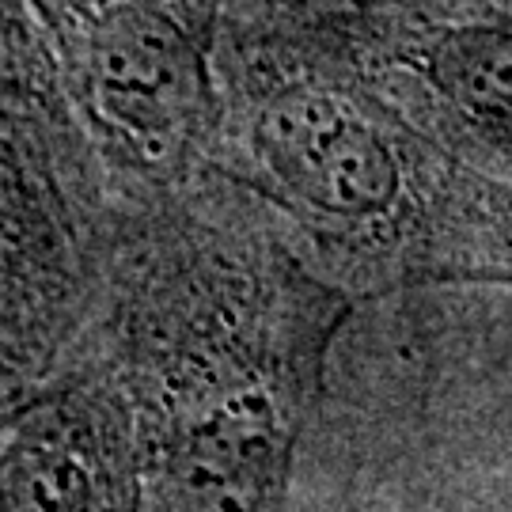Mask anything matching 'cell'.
Here are the masks:
<instances>
[{
  "mask_svg": "<svg viewBox=\"0 0 512 512\" xmlns=\"http://www.w3.org/2000/svg\"><path fill=\"white\" fill-rule=\"evenodd\" d=\"M258 152L296 198L327 213H372L395 194L384 141L330 95L293 92L262 110Z\"/></svg>",
  "mask_w": 512,
  "mask_h": 512,
  "instance_id": "6da1fadb",
  "label": "cell"
},
{
  "mask_svg": "<svg viewBox=\"0 0 512 512\" xmlns=\"http://www.w3.org/2000/svg\"><path fill=\"white\" fill-rule=\"evenodd\" d=\"M274 448L277 425L266 399L236 395L167 444L145 478L141 512H255Z\"/></svg>",
  "mask_w": 512,
  "mask_h": 512,
  "instance_id": "7a4b0ae2",
  "label": "cell"
},
{
  "mask_svg": "<svg viewBox=\"0 0 512 512\" xmlns=\"http://www.w3.org/2000/svg\"><path fill=\"white\" fill-rule=\"evenodd\" d=\"M88 76L99 110L133 137H167L194 99L179 35L145 12H110L92 35Z\"/></svg>",
  "mask_w": 512,
  "mask_h": 512,
  "instance_id": "3957f363",
  "label": "cell"
},
{
  "mask_svg": "<svg viewBox=\"0 0 512 512\" xmlns=\"http://www.w3.org/2000/svg\"><path fill=\"white\" fill-rule=\"evenodd\" d=\"M92 478L65 440L38 433L0 452V512H88Z\"/></svg>",
  "mask_w": 512,
  "mask_h": 512,
  "instance_id": "277c9868",
  "label": "cell"
},
{
  "mask_svg": "<svg viewBox=\"0 0 512 512\" xmlns=\"http://www.w3.org/2000/svg\"><path fill=\"white\" fill-rule=\"evenodd\" d=\"M440 65L459 99L512 114V35L456 38L444 50Z\"/></svg>",
  "mask_w": 512,
  "mask_h": 512,
  "instance_id": "5b68a950",
  "label": "cell"
}]
</instances>
